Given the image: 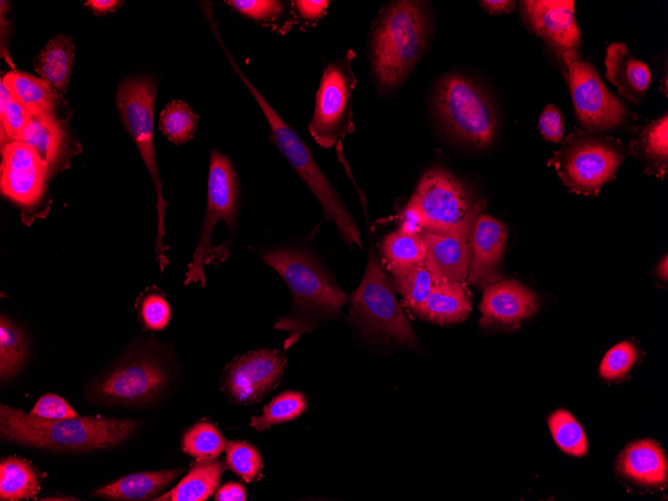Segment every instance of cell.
Returning a JSON list of instances; mask_svg holds the SVG:
<instances>
[{
	"mask_svg": "<svg viewBox=\"0 0 668 501\" xmlns=\"http://www.w3.org/2000/svg\"><path fill=\"white\" fill-rule=\"evenodd\" d=\"M255 252L284 280L292 294L291 311L278 317L273 325L289 334L283 343L285 350L319 324L341 314L347 296L312 252L281 246Z\"/></svg>",
	"mask_w": 668,
	"mask_h": 501,
	"instance_id": "6da1fadb",
	"label": "cell"
},
{
	"mask_svg": "<svg viewBox=\"0 0 668 501\" xmlns=\"http://www.w3.org/2000/svg\"><path fill=\"white\" fill-rule=\"evenodd\" d=\"M432 29L425 2L396 1L381 10L369 40L372 75L381 90H391L405 80L422 58Z\"/></svg>",
	"mask_w": 668,
	"mask_h": 501,
	"instance_id": "7a4b0ae2",
	"label": "cell"
},
{
	"mask_svg": "<svg viewBox=\"0 0 668 501\" xmlns=\"http://www.w3.org/2000/svg\"><path fill=\"white\" fill-rule=\"evenodd\" d=\"M137 426L131 419L76 416L49 419L1 404L0 434L7 441L36 448L83 452L113 447Z\"/></svg>",
	"mask_w": 668,
	"mask_h": 501,
	"instance_id": "3957f363",
	"label": "cell"
},
{
	"mask_svg": "<svg viewBox=\"0 0 668 501\" xmlns=\"http://www.w3.org/2000/svg\"><path fill=\"white\" fill-rule=\"evenodd\" d=\"M232 68L249 90L269 126V138L321 204L326 220L333 223L345 243L363 248L361 232L333 185L324 175L312 152L297 132L269 104L227 52Z\"/></svg>",
	"mask_w": 668,
	"mask_h": 501,
	"instance_id": "277c9868",
	"label": "cell"
},
{
	"mask_svg": "<svg viewBox=\"0 0 668 501\" xmlns=\"http://www.w3.org/2000/svg\"><path fill=\"white\" fill-rule=\"evenodd\" d=\"M240 185L228 156L213 150L210 155L206 213L197 245L188 264L184 284L206 286L204 267L220 265L229 257L239 213Z\"/></svg>",
	"mask_w": 668,
	"mask_h": 501,
	"instance_id": "5b68a950",
	"label": "cell"
},
{
	"mask_svg": "<svg viewBox=\"0 0 668 501\" xmlns=\"http://www.w3.org/2000/svg\"><path fill=\"white\" fill-rule=\"evenodd\" d=\"M351 321L365 340L417 348L418 337L398 303L390 278L373 251L364 276L350 296Z\"/></svg>",
	"mask_w": 668,
	"mask_h": 501,
	"instance_id": "8992f818",
	"label": "cell"
},
{
	"mask_svg": "<svg viewBox=\"0 0 668 501\" xmlns=\"http://www.w3.org/2000/svg\"><path fill=\"white\" fill-rule=\"evenodd\" d=\"M484 209L485 202L468 185L440 167L425 172L405 208L418 219L422 231L470 237Z\"/></svg>",
	"mask_w": 668,
	"mask_h": 501,
	"instance_id": "52a82bcc",
	"label": "cell"
},
{
	"mask_svg": "<svg viewBox=\"0 0 668 501\" xmlns=\"http://www.w3.org/2000/svg\"><path fill=\"white\" fill-rule=\"evenodd\" d=\"M434 110L445 130L455 139L473 147L493 143L497 113L492 100L472 79L453 73L439 82Z\"/></svg>",
	"mask_w": 668,
	"mask_h": 501,
	"instance_id": "ba28073f",
	"label": "cell"
},
{
	"mask_svg": "<svg viewBox=\"0 0 668 501\" xmlns=\"http://www.w3.org/2000/svg\"><path fill=\"white\" fill-rule=\"evenodd\" d=\"M157 82L150 76L129 77L121 81L117 89L116 103L120 117L135 142L156 191L158 214L156 259L161 273L169 264L167 247L163 244L164 213L166 202L162 195V178L154 149V104Z\"/></svg>",
	"mask_w": 668,
	"mask_h": 501,
	"instance_id": "9c48e42d",
	"label": "cell"
},
{
	"mask_svg": "<svg viewBox=\"0 0 668 501\" xmlns=\"http://www.w3.org/2000/svg\"><path fill=\"white\" fill-rule=\"evenodd\" d=\"M623 145L613 138L588 132L571 133L549 164L555 166L563 183L576 193L597 195L611 181L623 160Z\"/></svg>",
	"mask_w": 668,
	"mask_h": 501,
	"instance_id": "30bf717a",
	"label": "cell"
},
{
	"mask_svg": "<svg viewBox=\"0 0 668 501\" xmlns=\"http://www.w3.org/2000/svg\"><path fill=\"white\" fill-rule=\"evenodd\" d=\"M354 58L353 50H348L323 71L308 125L311 136L322 148H332L354 130L352 102L357 82L351 66Z\"/></svg>",
	"mask_w": 668,
	"mask_h": 501,
	"instance_id": "8fae6325",
	"label": "cell"
},
{
	"mask_svg": "<svg viewBox=\"0 0 668 501\" xmlns=\"http://www.w3.org/2000/svg\"><path fill=\"white\" fill-rule=\"evenodd\" d=\"M576 114L590 131L608 130L620 125L627 111L605 86L594 67L580 61L577 55L564 60Z\"/></svg>",
	"mask_w": 668,
	"mask_h": 501,
	"instance_id": "7c38bea8",
	"label": "cell"
},
{
	"mask_svg": "<svg viewBox=\"0 0 668 501\" xmlns=\"http://www.w3.org/2000/svg\"><path fill=\"white\" fill-rule=\"evenodd\" d=\"M168 373L156 357H132L108 372L95 385V395L103 401L137 404L151 401L167 385Z\"/></svg>",
	"mask_w": 668,
	"mask_h": 501,
	"instance_id": "4fadbf2b",
	"label": "cell"
},
{
	"mask_svg": "<svg viewBox=\"0 0 668 501\" xmlns=\"http://www.w3.org/2000/svg\"><path fill=\"white\" fill-rule=\"evenodd\" d=\"M286 365L285 353L276 348L249 351L226 366L224 390L237 403L259 401L279 384Z\"/></svg>",
	"mask_w": 668,
	"mask_h": 501,
	"instance_id": "5bb4252c",
	"label": "cell"
},
{
	"mask_svg": "<svg viewBox=\"0 0 668 501\" xmlns=\"http://www.w3.org/2000/svg\"><path fill=\"white\" fill-rule=\"evenodd\" d=\"M1 191L15 203L30 207L46 189L47 162L30 145L11 141L1 146Z\"/></svg>",
	"mask_w": 668,
	"mask_h": 501,
	"instance_id": "9a60e30c",
	"label": "cell"
},
{
	"mask_svg": "<svg viewBox=\"0 0 668 501\" xmlns=\"http://www.w3.org/2000/svg\"><path fill=\"white\" fill-rule=\"evenodd\" d=\"M522 8L533 30L550 43L563 60L576 55L581 34L574 1L527 0L522 1Z\"/></svg>",
	"mask_w": 668,
	"mask_h": 501,
	"instance_id": "2e32d148",
	"label": "cell"
},
{
	"mask_svg": "<svg viewBox=\"0 0 668 501\" xmlns=\"http://www.w3.org/2000/svg\"><path fill=\"white\" fill-rule=\"evenodd\" d=\"M506 240L507 228L502 222L484 213L477 217L470 239L469 284L484 289L501 280Z\"/></svg>",
	"mask_w": 668,
	"mask_h": 501,
	"instance_id": "e0dca14e",
	"label": "cell"
},
{
	"mask_svg": "<svg viewBox=\"0 0 668 501\" xmlns=\"http://www.w3.org/2000/svg\"><path fill=\"white\" fill-rule=\"evenodd\" d=\"M536 295L515 280H500L484 288L479 324L483 328L512 326L536 312Z\"/></svg>",
	"mask_w": 668,
	"mask_h": 501,
	"instance_id": "ac0fdd59",
	"label": "cell"
},
{
	"mask_svg": "<svg viewBox=\"0 0 668 501\" xmlns=\"http://www.w3.org/2000/svg\"><path fill=\"white\" fill-rule=\"evenodd\" d=\"M426 245L424 264L434 284L465 282L470 266V236L462 233H441L423 230Z\"/></svg>",
	"mask_w": 668,
	"mask_h": 501,
	"instance_id": "d6986e66",
	"label": "cell"
},
{
	"mask_svg": "<svg viewBox=\"0 0 668 501\" xmlns=\"http://www.w3.org/2000/svg\"><path fill=\"white\" fill-rule=\"evenodd\" d=\"M617 470L636 484L659 486L667 481V458L657 442L638 440L621 452Z\"/></svg>",
	"mask_w": 668,
	"mask_h": 501,
	"instance_id": "ffe728a7",
	"label": "cell"
},
{
	"mask_svg": "<svg viewBox=\"0 0 668 501\" xmlns=\"http://www.w3.org/2000/svg\"><path fill=\"white\" fill-rule=\"evenodd\" d=\"M606 78L626 99L638 103L651 83L646 63L632 56L624 43H612L606 50Z\"/></svg>",
	"mask_w": 668,
	"mask_h": 501,
	"instance_id": "44dd1931",
	"label": "cell"
},
{
	"mask_svg": "<svg viewBox=\"0 0 668 501\" xmlns=\"http://www.w3.org/2000/svg\"><path fill=\"white\" fill-rule=\"evenodd\" d=\"M471 311V294L465 282L434 284L426 301L414 313L420 318L440 325L459 323Z\"/></svg>",
	"mask_w": 668,
	"mask_h": 501,
	"instance_id": "7402d4cb",
	"label": "cell"
},
{
	"mask_svg": "<svg viewBox=\"0 0 668 501\" xmlns=\"http://www.w3.org/2000/svg\"><path fill=\"white\" fill-rule=\"evenodd\" d=\"M74 52L72 38L58 34L47 42L34 61L36 72L51 86L57 96L67 91Z\"/></svg>",
	"mask_w": 668,
	"mask_h": 501,
	"instance_id": "603a6c76",
	"label": "cell"
},
{
	"mask_svg": "<svg viewBox=\"0 0 668 501\" xmlns=\"http://www.w3.org/2000/svg\"><path fill=\"white\" fill-rule=\"evenodd\" d=\"M179 469L134 473L101 487L95 495L110 500H147L156 496L180 474Z\"/></svg>",
	"mask_w": 668,
	"mask_h": 501,
	"instance_id": "cb8c5ba5",
	"label": "cell"
},
{
	"mask_svg": "<svg viewBox=\"0 0 668 501\" xmlns=\"http://www.w3.org/2000/svg\"><path fill=\"white\" fill-rule=\"evenodd\" d=\"M2 81L31 116L53 115L57 95L46 81L19 71L6 73Z\"/></svg>",
	"mask_w": 668,
	"mask_h": 501,
	"instance_id": "d4e9b609",
	"label": "cell"
},
{
	"mask_svg": "<svg viewBox=\"0 0 668 501\" xmlns=\"http://www.w3.org/2000/svg\"><path fill=\"white\" fill-rule=\"evenodd\" d=\"M225 470L220 461H199L173 489L153 500L204 501L214 493Z\"/></svg>",
	"mask_w": 668,
	"mask_h": 501,
	"instance_id": "484cf974",
	"label": "cell"
},
{
	"mask_svg": "<svg viewBox=\"0 0 668 501\" xmlns=\"http://www.w3.org/2000/svg\"><path fill=\"white\" fill-rule=\"evenodd\" d=\"M64 140V130L54 115L32 116L19 141L30 145L54 171L60 158Z\"/></svg>",
	"mask_w": 668,
	"mask_h": 501,
	"instance_id": "4316f807",
	"label": "cell"
},
{
	"mask_svg": "<svg viewBox=\"0 0 668 501\" xmlns=\"http://www.w3.org/2000/svg\"><path fill=\"white\" fill-rule=\"evenodd\" d=\"M380 253L381 265L392 272L424 262L426 245L421 233H409L399 228L382 239Z\"/></svg>",
	"mask_w": 668,
	"mask_h": 501,
	"instance_id": "83f0119b",
	"label": "cell"
},
{
	"mask_svg": "<svg viewBox=\"0 0 668 501\" xmlns=\"http://www.w3.org/2000/svg\"><path fill=\"white\" fill-rule=\"evenodd\" d=\"M40 490L38 475L31 464L18 457H8L0 464V499L18 501L36 495Z\"/></svg>",
	"mask_w": 668,
	"mask_h": 501,
	"instance_id": "f1b7e54d",
	"label": "cell"
},
{
	"mask_svg": "<svg viewBox=\"0 0 668 501\" xmlns=\"http://www.w3.org/2000/svg\"><path fill=\"white\" fill-rule=\"evenodd\" d=\"M225 2L244 17L281 35L286 34L292 26L293 21L287 5L282 1L228 0Z\"/></svg>",
	"mask_w": 668,
	"mask_h": 501,
	"instance_id": "f546056e",
	"label": "cell"
},
{
	"mask_svg": "<svg viewBox=\"0 0 668 501\" xmlns=\"http://www.w3.org/2000/svg\"><path fill=\"white\" fill-rule=\"evenodd\" d=\"M389 273L393 290L402 295L404 304L413 312L426 301L434 286L424 262Z\"/></svg>",
	"mask_w": 668,
	"mask_h": 501,
	"instance_id": "4dcf8cb0",
	"label": "cell"
},
{
	"mask_svg": "<svg viewBox=\"0 0 668 501\" xmlns=\"http://www.w3.org/2000/svg\"><path fill=\"white\" fill-rule=\"evenodd\" d=\"M28 353L23 331L9 318L0 320V376L2 380L14 377L23 367Z\"/></svg>",
	"mask_w": 668,
	"mask_h": 501,
	"instance_id": "1f68e13d",
	"label": "cell"
},
{
	"mask_svg": "<svg viewBox=\"0 0 668 501\" xmlns=\"http://www.w3.org/2000/svg\"><path fill=\"white\" fill-rule=\"evenodd\" d=\"M307 407L308 401L303 393L284 391L264 406L260 416L251 418L250 426L257 431H264L273 425L294 420L301 416Z\"/></svg>",
	"mask_w": 668,
	"mask_h": 501,
	"instance_id": "d6a6232c",
	"label": "cell"
},
{
	"mask_svg": "<svg viewBox=\"0 0 668 501\" xmlns=\"http://www.w3.org/2000/svg\"><path fill=\"white\" fill-rule=\"evenodd\" d=\"M199 116L181 100L170 101L160 113L159 127L174 144L190 141L198 125Z\"/></svg>",
	"mask_w": 668,
	"mask_h": 501,
	"instance_id": "836d02e7",
	"label": "cell"
},
{
	"mask_svg": "<svg viewBox=\"0 0 668 501\" xmlns=\"http://www.w3.org/2000/svg\"><path fill=\"white\" fill-rule=\"evenodd\" d=\"M181 445L185 453L198 461H208L226 449L227 441L214 425L199 422L184 433Z\"/></svg>",
	"mask_w": 668,
	"mask_h": 501,
	"instance_id": "e575fe53",
	"label": "cell"
},
{
	"mask_svg": "<svg viewBox=\"0 0 668 501\" xmlns=\"http://www.w3.org/2000/svg\"><path fill=\"white\" fill-rule=\"evenodd\" d=\"M548 425L556 445L565 453L582 457L588 452L585 432L576 418L567 410H557L548 418Z\"/></svg>",
	"mask_w": 668,
	"mask_h": 501,
	"instance_id": "d590c367",
	"label": "cell"
},
{
	"mask_svg": "<svg viewBox=\"0 0 668 501\" xmlns=\"http://www.w3.org/2000/svg\"><path fill=\"white\" fill-rule=\"evenodd\" d=\"M636 149L659 169L665 172L668 157V116L664 114L659 119L647 125L636 141Z\"/></svg>",
	"mask_w": 668,
	"mask_h": 501,
	"instance_id": "8d00e7d4",
	"label": "cell"
},
{
	"mask_svg": "<svg viewBox=\"0 0 668 501\" xmlns=\"http://www.w3.org/2000/svg\"><path fill=\"white\" fill-rule=\"evenodd\" d=\"M1 146L20 139L32 116L1 80L0 84Z\"/></svg>",
	"mask_w": 668,
	"mask_h": 501,
	"instance_id": "74e56055",
	"label": "cell"
},
{
	"mask_svg": "<svg viewBox=\"0 0 668 501\" xmlns=\"http://www.w3.org/2000/svg\"><path fill=\"white\" fill-rule=\"evenodd\" d=\"M225 450L228 467L246 483L261 477L264 463L256 447L244 441H230Z\"/></svg>",
	"mask_w": 668,
	"mask_h": 501,
	"instance_id": "f35d334b",
	"label": "cell"
},
{
	"mask_svg": "<svg viewBox=\"0 0 668 501\" xmlns=\"http://www.w3.org/2000/svg\"><path fill=\"white\" fill-rule=\"evenodd\" d=\"M637 358L638 351L631 342H620L607 351L600 363L599 373L609 381L621 379L630 371Z\"/></svg>",
	"mask_w": 668,
	"mask_h": 501,
	"instance_id": "ab89813d",
	"label": "cell"
},
{
	"mask_svg": "<svg viewBox=\"0 0 668 501\" xmlns=\"http://www.w3.org/2000/svg\"><path fill=\"white\" fill-rule=\"evenodd\" d=\"M140 314L148 329L159 331L168 325L171 309L163 296L158 293H150L141 301Z\"/></svg>",
	"mask_w": 668,
	"mask_h": 501,
	"instance_id": "60d3db41",
	"label": "cell"
},
{
	"mask_svg": "<svg viewBox=\"0 0 668 501\" xmlns=\"http://www.w3.org/2000/svg\"><path fill=\"white\" fill-rule=\"evenodd\" d=\"M30 413L49 419H63L78 416V413L65 399L52 393H47L41 396Z\"/></svg>",
	"mask_w": 668,
	"mask_h": 501,
	"instance_id": "b9f144b4",
	"label": "cell"
},
{
	"mask_svg": "<svg viewBox=\"0 0 668 501\" xmlns=\"http://www.w3.org/2000/svg\"><path fill=\"white\" fill-rule=\"evenodd\" d=\"M538 126L546 140L554 143L562 141L564 134L563 117L560 110L554 105L549 104L544 108L539 117Z\"/></svg>",
	"mask_w": 668,
	"mask_h": 501,
	"instance_id": "7bdbcfd3",
	"label": "cell"
},
{
	"mask_svg": "<svg viewBox=\"0 0 668 501\" xmlns=\"http://www.w3.org/2000/svg\"><path fill=\"white\" fill-rule=\"evenodd\" d=\"M330 1L325 0H296L292 1L291 5L295 16L305 23L316 22L326 12Z\"/></svg>",
	"mask_w": 668,
	"mask_h": 501,
	"instance_id": "ee69618b",
	"label": "cell"
},
{
	"mask_svg": "<svg viewBox=\"0 0 668 501\" xmlns=\"http://www.w3.org/2000/svg\"><path fill=\"white\" fill-rule=\"evenodd\" d=\"M246 498L245 487L237 482H228L215 493L216 501H245Z\"/></svg>",
	"mask_w": 668,
	"mask_h": 501,
	"instance_id": "f6af8a7d",
	"label": "cell"
},
{
	"mask_svg": "<svg viewBox=\"0 0 668 501\" xmlns=\"http://www.w3.org/2000/svg\"><path fill=\"white\" fill-rule=\"evenodd\" d=\"M480 3L490 13H509L514 9L516 2L508 0H486L480 1Z\"/></svg>",
	"mask_w": 668,
	"mask_h": 501,
	"instance_id": "bcb514c9",
	"label": "cell"
},
{
	"mask_svg": "<svg viewBox=\"0 0 668 501\" xmlns=\"http://www.w3.org/2000/svg\"><path fill=\"white\" fill-rule=\"evenodd\" d=\"M119 3L116 0H89L85 4L98 13H105L114 10Z\"/></svg>",
	"mask_w": 668,
	"mask_h": 501,
	"instance_id": "7dc6e473",
	"label": "cell"
},
{
	"mask_svg": "<svg viewBox=\"0 0 668 501\" xmlns=\"http://www.w3.org/2000/svg\"><path fill=\"white\" fill-rule=\"evenodd\" d=\"M659 275L663 277L664 279H667L668 275V268H667V257L664 258L663 264L661 263L659 265Z\"/></svg>",
	"mask_w": 668,
	"mask_h": 501,
	"instance_id": "c3c4849f",
	"label": "cell"
}]
</instances>
